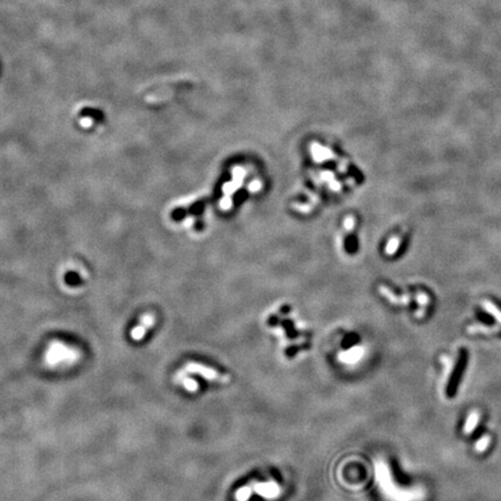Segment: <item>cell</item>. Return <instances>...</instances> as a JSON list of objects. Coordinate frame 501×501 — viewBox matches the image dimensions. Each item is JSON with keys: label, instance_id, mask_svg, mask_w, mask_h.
<instances>
[{"label": "cell", "instance_id": "1", "mask_svg": "<svg viewBox=\"0 0 501 501\" xmlns=\"http://www.w3.org/2000/svg\"><path fill=\"white\" fill-rule=\"evenodd\" d=\"M80 356L81 354L77 348L67 346L59 340H54L45 349L43 360L49 368H60L76 365Z\"/></svg>", "mask_w": 501, "mask_h": 501}, {"label": "cell", "instance_id": "2", "mask_svg": "<svg viewBox=\"0 0 501 501\" xmlns=\"http://www.w3.org/2000/svg\"><path fill=\"white\" fill-rule=\"evenodd\" d=\"M181 373L187 374H196L202 376L203 378L208 379L210 382H218V383H229L230 382V376L225 374H219L217 370L210 368L208 366L197 363V362H189L185 365L184 369Z\"/></svg>", "mask_w": 501, "mask_h": 501}, {"label": "cell", "instance_id": "3", "mask_svg": "<svg viewBox=\"0 0 501 501\" xmlns=\"http://www.w3.org/2000/svg\"><path fill=\"white\" fill-rule=\"evenodd\" d=\"M252 486L253 491L257 494L261 495L265 499H275L282 493V487H281L275 481H268L262 483H256Z\"/></svg>", "mask_w": 501, "mask_h": 501}, {"label": "cell", "instance_id": "4", "mask_svg": "<svg viewBox=\"0 0 501 501\" xmlns=\"http://www.w3.org/2000/svg\"><path fill=\"white\" fill-rule=\"evenodd\" d=\"M153 324H154V317L152 316V314H150V313L144 314V316L142 317V319H141L140 325H137L135 328H132V331L130 333L131 339L135 340V341H141L145 336L146 332H148L150 328L153 326Z\"/></svg>", "mask_w": 501, "mask_h": 501}, {"label": "cell", "instance_id": "5", "mask_svg": "<svg viewBox=\"0 0 501 501\" xmlns=\"http://www.w3.org/2000/svg\"><path fill=\"white\" fill-rule=\"evenodd\" d=\"M363 355H365V348L357 346L348 349L346 352H341L338 355V358L343 362V363L354 365V363H357V362L363 357Z\"/></svg>", "mask_w": 501, "mask_h": 501}, {"label": "cell", "instance_id": "6", "mask_svg": "<svg viewBox=\"0 0 501 501\" xmlns=\"http://www.w3.org/2000/svg\"><path fill=\"white\" fill-rule=\"evenodd\" d=\"M252 491H253V489L250 485H246L244 487H241V489H238L236 492V494H235L236 500L237 501H247L253 493Z\"/></svg>", "mask_w": 501, "mask_h": 501}, {"label": "cell", "instance_id": "7", "mask_svg": "<svg viewBox=\"0 0 501 501\" xmlns=\"http://www.w3.org/2000/svg\"><path fill=\"white\" fill-rule=\"evenodd\" d=\"M478 419H479V416L476 412L470 414V417H469L468 421H466V425H465V433H471V431L474 429V427H476V425H477Z\"/></svg>", "mask_w": 501, "mask_h": 501}, {"label": "cell", "instance_id": "8", "mask_svg": "<svg viewBox=\"0 0 501 501\" xmlns=\"http://www.w3.org/2000/svg\"><path fill=\"white\" fill-rule=\"evenodd\" d=\"M183 385L187 389L189 392H196L198 389V384L196 381H194L192 378H184L183 379Z\"/></svg>", "mask_w": 501, "mask_h": 501}, {"label": "cell", "instance_id": "9", "mask_svg": "<svg viewBox=\"0 0 501 501\" xmlns=\"http://www.w3.org/2000/svg\"><path fill=\"white\" fill-rule=\"evenodd\" d=\"M93 123H94V120L92 118H89V116H85V118H81L79 120V124L85 129H88L92 127Z\"/></svg>", "mask_w": 501, "mask_h": 501}, {"label": "cell", "instance_id": "10", "mask_svg": "<svg viewBox=\"0 0 501 501\" xmlns=\"http://www.w3.org/2000/svg\"><path fill=\"white\" fill-rule=\"evenodd\" d=\"M490 441V439L487 438V436H485V438H483L481 441H479L477 443V450L479 451H483V450H485L486 447H487V443H489Z\"/></svg>", "mask_w": 501, "mask_h": 501}]
</instances>
